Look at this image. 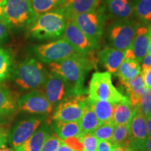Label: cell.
Wrapping results in <instances>:
<instances>
[{"instance_id":"28","label":"cell","mask_w":151,"mask_h":151,"mask_svg":"<svg viewBox=\"0 0 151 151\" xmlns=\"http://www.w3.org/2000/svg\"><path fill=\"white\" fill-rule=\"evenodd\" d=\"M67 0H32L31 5L38 16L65 6Z\"/></svg>"},{"instance_id":"42","label":"cell","mask_w":151,"mask_h":151,"mask_svg":"<svg viewBox=\"0 0 151 151\" xmlns=\"http://www.w3.org/2000/svg\"><path fill=\"white\" fill-rule=\"evenodd\" d=\"M139 151H151V139H148Z\"/></svg>"},{"instance_id":"40","label":"cell","mask_w":151,"mask_h":151,"mask_svg":"<svg viewBox=\"0 0 151 151\" xmlns=\"http://www.w3.org/2000/svg\"><path fill=\"white\" fill-rule=\"evenodd\" d=\"M142 66L141 69H146V68L151 67V55L149 54H147L146 57L143 58L142 62Z\"/></svg>"},{"instance_id":"51","label":"cell","mask_w":151,"mask_h":151,"mask_svg":"<svg viewBox=\"0 0 151 151\" xmlns=\"http://www.w3.org/2000/svg\"><path fill=\"white\" fill-rule=\"evenodd\" d=\"M25 1H32V0H25Z\"/></svg>"},{"instance_id":"6","label":"cell","mask_w":151,"mask_h":151,"mask_svg":"<svg viewBox=\"0 0 151 151\" xmlns=\"http://www.w3.org/2000/svg\"><path fill=\"white\" fill-rule=\"evenodd\" d=\"M139 22L129 19L119 20L109 26L107 37L111 48L120 50L131 48L138 28Z\"/></svg>"},{"instance_id":"2","label":"cell","mask_w":151,"mask_h":151,"mask_svg":"<svg viewBox=\"0 0 151 151\" xmlns=\"http://www.w3.org/2000/svg\"><path fill=\"white\" fill-rule=\"evenodd\" d=\"M69 18L66 6L40 15L27 27V37L37 41L53 40L62 37Z\"/></svg>"},{"instance_id":"21","label":"cell","mask_w":151,"mask_h":151,"mask_svg":"<svg viewBox=\"0 0 151 151\" xmlns=\"http://www.w3.org/2000/svg\"><path fill=\"white\" fill-rule=\"evenodd\" d=\"M133 113V108L129 98H123L115 106L113 114V122L115 124H124L129 126Z\"/></svg>"},{"instance_id":"11","label":"cell","mask_w":151,"mask_h":151,"mask_svg":"<svg viewBox=\"0 0 151 151\" xmlns=\"http://www.w3.org/2000/svg\"><path fill=\"white\" fill-rule=\"evenodd\" d=\"M47 116H32L22 119L14 124L9 132V143L15 148L23 143L46 120Z\"/></svg>"},{"instance_id":"18","label":"cell","mask_w":151,"mask_h":151,"mask_svg":"<svg viewBox=\"0 0 151 151\" xmlns=\"http://www.w3.org/2000/svg\"><path fill=\"white\" fill-rule=\"evenodd\" d=\"M18 99L5 85L0 83V119L14 116L18 109Z\"/></svg>"},{"instance_id":"5","label":"cell","mask_w":151,"mask_h":151,"mask_svg":"<svg viewBox=\"0 0 151 151\" xmlns=\"http://www.w3.org/2000/svg\"><path fill=\"white\" fill-rule=\"evenodd\" d=\"M88 93L90 99L108 101L113 104H118L123 98L122 94L113 86L111 75L108 71L92 74Z\"/></svg>"},{"instance_id":"38","label":"cell","mask_w":151,"mask_h":151,"mask_svg":"<svg viewBox=\"0 0 151 151\" xmlns=\"http://www.w3.org/2000/svg\"><path fill=\"white\" fill-rule=\"evenodd\" d=\"M9 132L6 129H0V149L5 148L9 143Z\"/></svg>"},{"instance_id":"36","label":"cell","mask_w":151,"mask_h":151,"mask_svg":"<svg viewBox=\"0 0 151 151\" xmlns=\"http://www.w3.org/2000/svg\"><path fill=\"white\" fill-rule=\"evenodd\" d=\"M140 75L142 77L146 88L151 90V67L141 69Z\"/></svg>"},{"instance_id":"29","label":"cell","mask_w":151,"mask_h":151,"mask_svg":"<svg viewBox=\"0 0 151 151\" xmlns=\"http://www.w3.org/2000/svg\"><path fill=\"white\" fill-rule=\"evenodd\" d=\"M110 142L115 148L122 147L126 148L129 143V126L124 124H115L113 137Z\"/></svg>"},{"instance_id":"43","label":"cell","mask_w":151,"mask_h":151,"mask_svg":"<svg viewBox=\"0 0 151 151\" xmlns=\"http://www.w3.org/2000/svg\"><path fill=\"white\" fill-rule=\"evenodd\" d=\"M146 119V124H147V129H148V138L151 139V116Z\"/></svg>"},{"instance_id":"47","label":"cell","mask_w":151,"mask_h":151,"mask_svg":"<svg viewBox=\"0 0 151 151\" xmlns=\"http://www.w3.org/2000/svg\"><path fill=\"white\" fill-rule=\"evenodd\" d=\"M125 151H138V150H137V149L132 148V147L128 146V147H127V148H125Z\"/></svg>"},{"instance_id":"4","label":"cell","mask_w":151,"mask_h":151,"mask_svg":"<svg viewBox=\"0 0 151 151\" xmlns=\"http://www.w3.org/2000/svg\"><path fill=\"white\" fill-rule=\"evenodd\" d=\"M38 16L32 7L31 1L7 0L4 6V22L9 29L27 28Z\"/></svg>"},{"instance_id":"20","label":"cell","mask_w":151,"mask_h":151,"mask_svg":"<svg viewBox=\"0 0 151 151\" xmlns=\"http://www.w3.org/2000/svg\"><path fill=\"white\" fill-rule=\"evenodd\" d=\"M52 128L55 135L62 141L71 137H76L80 134L81 130L79 121L64 122L54 120Z\"/></svg>"},{"instance_id":"32","label":"cell","mask_w":151,"mask_h":151,"mask_svg":"<svg viewBox=\"0 0 151 151\" xmlns=\"http://www.w3.org/2000/svg\"><path fill=\"white\" fill-rule=\"evenodd\" d=\"M83 146V151H97L98 139L91 133L80 134L78 137Z\"/></svg>"},{"instance_id":"31","label":"cell","mask_w":151,"mask_h":151,"mask_svg":"<svg viewBox=\"0 0 151 151\" xmlns=\"http://www.w3.org/2000/svg\"><path fill=\"white\" fill-rule=\"evenodd\" d=\"M114 128L115 124L113 122H104L97 129L94 130L92 134L98 139V141H110L113 137Z\"/></svg>"},{"instance_id":"22","label":"cell","mask_w":151,"mask_h":151,"mask_svg":"<svg viewBox=\"0 0 151 151\" xmlns=\"http://www.w3.org/2000/svg\"><path fill=\"white\" fill-rule=\"evenodd\" d=\"M101 0H67L66 7L69 18H73L76 15L85 14L99 8Z\"/></svg>"},{"instance_id":"45","label":"cell","mask_w":151,"mask_h":151,"mask_svg":"<svg viewBox=\"0 0 151 151\" xmlns=\"http://www.w3.org/2000/svg\"><path fill=\"white\" fill-rule=\"evenodd\" d=\"M0 151H16L14 148H3L0 149Z\"/></svg>"},{"instance_id":"41","label":"cell","mask_w":151,"mask_h":151,"mask_svg":"<svg viewBox=\"0 0 151 151\" xmlns=\"http://www.w3.org/2000/svg\"><path fill=\"white\" fill-rule=\"evenodd\" d=\"M57 151H75L73 150L71 147H69L64 141H61L59 148H58Z\"/></svg>"},{"instance_id":"50","label":"cell","mask_w":151,"mask_h":151,"mask_svg":"<svg viewBox=\"0 0 151 151\" xmlns=\"http://www.w3.org/2000/svg\"><path fill=\"white\" fill-rule=\"evenodd\" d=\"M7 0H0V6H4Z\"/></svg>"},{"instance_id":"16","label":"cell","mask_w":151,"mask_h":151,"mask_svg":"<svg viewBox=\"0 0 151 151\" xmlns=\"http://www.w3.org/2000/svg\"><path fill=\"white\" fill-rule=\"evenodd\" d=\"M126 50L114 48H105L98 52L99 62L111 74H117L120 65L125 59Z\"/></svg>"},{"instance_id":"35","label":"cell","mask_w":151,"mask_h":151,"mask_svg":"<svg viewBox=\"0 0 151 151\" xmlns=\"http://www.w3.org/2000/svg\"><path fill=\"white\" fill-rule=\"evenodd\" d=\"M64 141L75 151H83V146L78 137L69 138Z\"/></svg>"},{"instance_id":"26","label":"cell","mask_w":151,"mask_h":151,"mask_svg":"<svg viewBox=\"0 0 151 151\" xmlns=\"http://www.w3.org/2000/svg\"><path fill=\"white\" fill-rule=\"evenodd\" d=\"M81 126V134L91 133L97 129L103 123L98 119L93 109L88 104L86 99V106L85 107L82 117L79 120Z\"/></svg>"},{"instance_id":"39","label":"cell","mask_w":151,"mask_h":151,"mask_svg":"<svg viewBox=\"0 0 151 151\" xmlns=\"http://www.w3.org/2000/svg\"><path fill=\"white\" fill-rule=\"evenodd\" d=\"M9 27L4 22L0 21V43L6 40L9 36Z\"/></svg>"},{"instance_id":"12","label":"cell","mask_w":151,"mask_h":151,"mask_svg":"<svg viewBox=\"0 0 151 151\" xmlns=\"http://www.w3.org/2000/svg\"><path fill=\"white\" fill-rule=\"evenodd\" d=\"M18 107L20 111L32 114L48 116L53 112V106L44 93L39 90H32L18 99Z\"/></svg>"},{"instance_id":"9","label":"cell","mask_w":151,"mask_h":151,"mask_svg":"<svg viewBox=\"0 0 151 151\" xmlns=\"http://www.w3.org/2000/svg\"><path fill=\"white\" fill-rule=\"evenodd\" d=\"M86 99L85 95H77L63 100L54 108L52 120L64 122L79 121L86 106Z\"/></svg>"},{"instance_id":"13","label":"cell","mask_w":151,"mask_h":151,"mask_svg":"<svg viewBox=\"0 0 151 151\" xmlns=\"http://www.w3.org/2000/svg\"><path fill=\"white\" fill-rule=\"evenodd\" d=\"M62 38L81 54H89L99 47L98 43H94L83 32L72 18L67 21Z\"/></svg>"},{"instance_id":"3","label":"cell","mask_w":151,"mask_h":151,"mask_svg":"<svg viewBox=\"0 0 151 151\" xmlns=\"http://www.w3.org/2000/svg\"><path fill=\"white\" fill-rule=\"evenodd\" d=\"M48 73L41 62L28 58L20 62L13 70L12 81L22 91L35 90L44 86Z\"/></svg>"},{"instance_id":"14","label":"cell","mask_w":151,"mask_h":151,"mask_svg":"<svg viewBox=\"0 0 151 151\" xmlns=\"http://www.w3.org/2000/svg\"><path fill=\"white\" fill-rule=\"evenodd\" d=\"M129 143L128 146L140 150L148 139L146 119L141 112L139 105L133 108V113L129 124Z\"/></svg>"},{"instance_id":"27","label":"cell","mask_w":151,"mask_h":151,"mask_svg":"<svg viewBox=\"0 0 151 151\" xmlns=\"http://www.w3.org/2000/svg\"><path fill=\"white\" fill-rule=\"evenodd\" d=\"M14 70V62L8 49L0 47V83L10 76Z\"/></svg>"},{"instance_id":"23","label":"cell","mask_w":151,"mask_h":151,"mask_svg":"<svg viewBox=\"0 0 151 151\" xmlns=\"http://www.w3.org/2000/svg\"><path fill=\"white\" fill-rule=\"evenodd\" d=\"M123 86L126 88V91L129 95L128 98L132 104V108L140 104L141 97L146 90L141 76H138L137 77L124 83Z\"/></svg>"},{"instance_id":"30","label":"cell","mask_w":151,"mask_h":151,"mask_svg":"<svg viewBox=\"0 0 151 151\" xmlns=\"http://www.w3.org/2000/svg\"><path fill=\"white\" fill-rule=\"evenodd\" d=\"M134 14L141 22H151V0H136Z\"/></svg>"},{"instance_id":"25","label":"cell","mask_w":151,"mask_h":151,"mask_svg":"<svg viewBox=\"0 0 151 151\" xmlns=\"http://www.w3.org/2000/svg\"><path fill=\"white\" fill-rule=\"evenodd\" d=\"M87 102L92 109L98 119L102 123L113 122V114L116 104L105 101L92 100L87 97Z\"/></svg>"},{"instance_id":"48","label":"cell","mask_w":151,"mask_h":151,"mask_svg":"<svg viewBox=\"0 0 151 151\" xmlns=\"http://www.w3.org/2000/svg\"><path fill=\"white\" fill-rule=\"evenodd\" d=\"M6 120H2V119H0V129L3 128V125L5 124Z\"/></svg>"},{"instance_id":"24","label":"cell","mask_w":151,"mask_h":151,"mask_svg":"<svg viewBox=\"0 0 151 151\" xmlns=\"http://www.w3.org/2000/svg\"><path fill=\"white\" fill-rule=\"evenodd\" d=\"M141 67L140 63L133 59H124L119 67L117 76L122 85L140 75Z\"/></svg>"},{"instance_id":"46","label":"cell","mask_w":151,"mask_h":151,"mask_svg":"<svg viewBox=\"0 0 151 151\" xmlns=\"http://www.w3.org/2000/svg\"><path fill=\"white\" fill-rule=\"evenodd\" d=\"M111 151H125V148H122V147H118V148L113 149Z\"/></svg>"},{"instance_id":"49","label":"cell","mask_w":151,"mask_h":151,"mask_svg":"<svg viewBox=\"0 0 151 151\" xmlns=\"http://www.w3.org/2000/svg\"><path fill=\"white\" fill-rule=\"evenodd\" d=\"M148 54L150 55H151V38H150V43H149V46H148Z\"/></svg>"},{"instance_id":"34","label":"cell","mask_w":151,"mask_h":151,"mask_svg":"<svg viewBox=\"0 0 151 151\" xmlns=\"http://www.w3.org/2000/svg\"><path fill=\"white\" fill-rule=\"evenodd\" d=\"M61 141L56 135L51 134L43 143L40 151H57Z\"/></svg>"},{"instance_id":"7","label":"cell","mask_w":151,"mask_h":151,"mask_svg":"<svg viewBox=\"0 0 151 151\" xmlns=\"http://www.w3.org/2000/svg\"><path fill=\"white\" fill-rule=\"evenodd\" d=\"M31 50L41 62L46 64L60 62L79 53L64 39L34 46Z\"/></svg>"},{"instance_id":"1","label":"cell","mask_w":151,"mask_h":151,"mask_svg":"<svg viewBox=\"0 0 151 151\" xmlns=\"http://www.w3.org/2000/svg\"><path fill=\"white\" fill-rule=\"evenodd\" d=\"M94 52L89 54L77 53L58 62L48 64L51 72L63 77L70 86L75 96L85 95L87 92L84 87L86 75L95 67Z\"/></svg>"},{"instance_id":"15","label":"cell","mask_w":151,"mask_h":151,"mask_svg":"<svg viewBox=\"0 0 151 151\" xmlns=\"http://www.w3.org/2000/svg\"><path fill=\"white\" fill-rule=\"evenodd\" d=\"M151 38V25H140L138 28L131 49L134 59L141 63L148 54V48Z\"/></svg>"},{"instance_id":"8","label":"cell","mask_w":151,"mask_h":151,"mask_svg":"<svg viewBox=\"0 0 151 151\" xmlns=\"http://www.w3.org/2000/svg\"><path fill=\"white\" fill-rule=\"evenodd\" d=\"M72 19L87 37L98 43L104 33L106 19L104 7L101 6L93 11L76 15Z\"/></svg>"},{"instance_id":"33","label":"cell","mask_w":151,"mask_h":151,"mask_svg":"<svg viewBox=\"0 0 151 151\" xmlns=\"http://www.w3.org/2000/svg\"><path fill=\"white\" fill-rule=\"evenodd\" d=\"M141 111L145 118H147L151 116V90L149 89L146 90L144 94L141 97L140 104Z\"/></svg>"},{"instance_id":"10","label":"cell","mask_w":151,"mask_h":151,"mask_svg":"<svg viewBox=\"0 0 151 151\" xmlns=\"http://www.w3.org/2000/svg\"><path fill=\"white\" fill-rule=\"evenodd\" d=\"M43 88V93L53 108L63 100L75 96L65 79L54 72L48 73Z\"/></svg>"},{"instance_id":"44","label":"cell","mask_w":151,"mask_h":151,"mask_svg":"<svg viewBox=\"0 0 151 151\" xmlns=\"http://www.w3.org/2000/svg\"><path fill=\"white\" fill-rule=\"evenodd\" d=\"M0 21L4 22V6H0Z\"/></svg>"},{"instance_id":"19","label":"cell","mask_w":151,"mask_h":151,"mask_svg":"<svg viewBox=\"0 0 151 151\" xmlns=\"http://www.w3.org/2000/svg\"><path fill=\"white\" fill-rule=\"evenodd\" d=\"M107 10L119 20L129 19L134 14V4L131 0H106Z\"/></svg>"},{"instance_id":"17","label":"cell","mask_w":151,"mask_h":151,"mask_svg":"<svg viewBox=\"0 0 151 151\" xmlns=\"http://www.w3.org/2000/svg\"><path fill=\"white\" fill-rule=\"evenodd\" d=\"M52 134L48 123H43L27 141L14 149L16 151H40L46 139Z\"/></svg>"},{"instance_id":"37","label":"cell","mask_w":151,"mask_h":151,"mask_svg":"<svg viewBox=\"0 0 151 151\" xmlns=\"http://www.w3.org/2000/svg\"><path fill=\"white\" fill-rule=\"evenodd\" d=\"M116 148L115 146L108 141H98L97 151H111Z\"/></svg>"}]
</instances>
